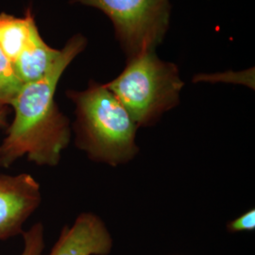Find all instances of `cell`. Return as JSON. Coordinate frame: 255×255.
<instances>
[{"label": "cell", "instance_id": "cell-1", "mask_svg": "<svg viewBox=\"0 0 255 255\" xmlns=\"http://www.w3.org/2000/svg\"><path fill=\"white\" fill-rule=\"evenodd\" d=\"M86 46V37L75 34L45 76L23 84L9 106L13 109V119L0 143L2 167L8 168L22 157L41 166L59 164L70 143L72 129L55 95L64 71Z\"/></svg>", "mask_w": 255, "mask_h": 255}, {"label": "cell", "instance_id": "cell-2", "mask_svg": "<svg viewBox=\"0 0 255 255\" xmlns=\"http://www.w3.org/2000/svg\"><path fill=\"white\" fill-rule=\"evenodd\" d=\"M65 94L75 106V145L92 161L118 166L136 156L138 126L105 84L90 81L86 89Z\"/></svg>", "mask_w": 255, "mask_h": 255}, {"label": "cell", "instance_id": "cell-3", "mask_svg": "<svg viewBox=\"0 0 255 255\" xmlns=\"http://www.w3.org/2000/svg\"><path fill=\"white\" fill-rule=\"evenodd\" d=\"M104 84L138 128L153 125L177 107L184 86L178 65L161 60L155 51L128 58L123 71Z\"/></svg>", "mask_w": 255, "mask_h": 255}, {"label": "cell", "instance_id": "cell-4", "mask_svg": "<svg viewBox=\"0 0 255 255\" xmlns=\"http://www.w3.org/2000/svg\"><path fill=\"white\" fill-rule=\"evenodd\" d=\"M71 3L103 12L112 22L127 59L155 51L169 28L170 0H71Z\"/></svg>", "mask_w": 255, "mask_h": 255}, {"label": "cell", "instance_id": "cell-5", "mask_svg": "<svg viewBox=\"0 0 255 255\" xmlns=\"http://www.w3.org/2000/svg\"><path fill=\"white\" fill-rule=\"evenodd\" d=\"M41 201L40 183L30 174H0V240L22 235Z\"/></svg>", "mask_w": 255, "mask_h": 255}, {"label": "cell", "instance_id": "cell-6", "mask_svg": "<svg viewBox=\"0 0 255 255\" xmlns=\"http://www.w3.org/2000/svg\"><path fill=\"white\" fill-rule=\"evenodd\" d=\"M113 238L105 223L93 213H82L65 226L49 255H108Z\"/></svg>", "mask_w": 255, "mask_h": 255}, {"label": "cell", "instance_id": "cell-7", "mask_svg": "<svg viewBox=\"0 0 255 255\" xmlns=\"http://www.w3.org/2000/svg\"><path fill=\"white\" fill-rule=\"evenodd\" d=\"M61 52V49L46 44L37 27L27 47L13 64L21 82L27 83L41 79L50 70Z\"/></svg>", "mask_w": 255, "mask_h": 255}, {"label": "cell", "instance_id": "cell-8", "mask_svg": "<svg viewBox=\"0 0 255 255\" xmlns=\"http://www.w3.org/2000/svg\"><path fill=\"white\" fill-rule=\"evenodd\" d=\"M37 27L31 8H27L22 17L0 12V49L13 64L27 47Z\"/></svg>", "mask_w": 255, "mask_h": 255}, {"label": "cell", "instance_id": "cell-9", "mask_svg": "<svg viewBox=\"0 0 255 255\" xmlns=\"http://www.w3.org/2000/svg\"><path fill=\"white\" fill-rule=\"evenodd\" d=\"M23 84L14 64L0 49V106L9 107Z\"/></svg>", "mask_w": 255, "mask_h": 255}, {"label": "cell", "instance_id": "cell-10", "mask_svg": "<svg viewBox=\"0 0 255 255\" xmlns=\"http://www.w3.org/2000/svg\"><path fill=\"white\" fill-rule=\"evenodd\" d=\"M24 248L20 255H42L45 249V231L41 222H37L23 232Z\"/></svg>", "mask_w": 255, "mask_h": 255}, {"label": "cell", "instance_id": "cell-11", "mask_svg": "<svg viewBox=\"0 0 255 255\" xmlns=\"http://www.w3.org/2000/svg\"><path fill=\"white\" fill-rule=\"evenodd\" d=\"M227 228L231 233L254 231L255 229V210H250L239 218L232 220L229 222Z\"/></svg>", "mask_w": 255, "mask_h": 255}, {"label": "cell", "instance_id": "cell-12", "mask_svg": "<svg viewBox=\"0 0 255 255\" xmlns=\"http://www.w3.org/2000/svg\"><path fill=\"white\" fill-rule=\"evenodd\" d=\"M7 115H8V107L0 106V128L6 126Z\"/></svg>", "mask_w": 255, "mask_h": 255}]
</instances>
